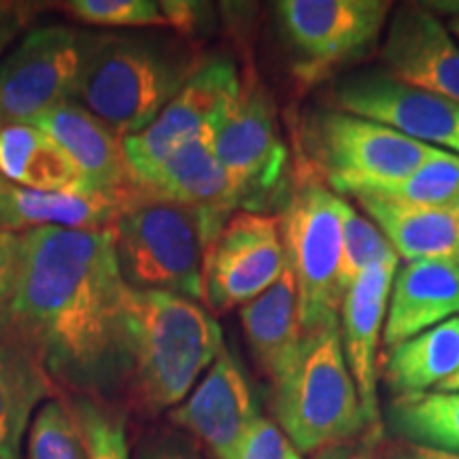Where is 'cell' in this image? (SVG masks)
<instances>
[{
  "instance_id": "6da1fadb",
  "label": "cell",
  "mask_w": 459,
  "mask_h": 459,
  "mask_svg": "<svg viewBox=\"0 0 459 459\" xmlns=\"http://www.w3.org/2000/svg\"><path fill=\"white\" fill-rule=\"evenodd\" d=\"M128 290L111 230H30L0 341L32 353L60 392L115 398L128 381Z\"/></svg>"
},
{
  "instance_id": "7a4b0ae2",
  "label": "cell",
  "mask_w": 459,
  "mask_h": 459,
  "mask_svg": "<svg viewBox=\"0 0 459 459\" xmlns=\"http://www.w3.org/2000/svg\"><path fill=\"white\" fill-rule=\"evenodd\" d=\"M126 342V392L141 412L160 415L192 394L223 347V332L215 315L196 300L130 287Z\"/></svg>"
},
{
  "instance_id": "3957f363",
  "label": "cell",
  "mask_w": 459,
  "mask_h": 459,
  "mask_svg": "<svg viewBox=\"0 0 459 459\" xmlns=\"http://www.w3.org/2000/svg\"><path fill=\"white\" fill-rule=\"evenodd\" d=\"M203 62L177 34H83L74 102L117 136L136 134Z\"/></svg>"
},
{
  "instance_id": "277c9868",
  "label": "cell",
  "mask_w": 459,
  "mask_h": 459,
  "mask_svg": "<svg viewBox=\"0 0 459 459\" xmlns=\"http://www.w3.org/2000/svg\"><path fill=\"white\" fill-rule=\"evenodd\" d=\"M277 426L300 453L349 445L368 434L358 387L342 353L341 325L304 334L290 370L273 383Z\"/></svg>"
},
{
  "instance_id": "5b68a950",
  "label": "cell",
  "mask_w": 459,
  "mask_h": 459,
  "mask_svg": "<svg viewBox=\"0 0 459 459\" xmlns=\"http://www.w3.org/2000/svg\"><path fill=\"white\" fill-rule=\"evenodd\" d=\"M228 217L141 200L111 228L119 271L132 290H156L203 302L204 255Z\"/></svg>"
},
{
  "instance_id": "8992f818",
  "label": "cell",
  "mask_w": 459,
  "mask_h": 459,
  "mask_svg": "<svg viewBox=\"0 0 459 459\" xmlns=\"http://www.w3.org/2000/svg\"><path fill=\"white\" fill-rule=\"evenodd\" d=\"M287 268L296 283L302 334L341 325L344 290L342 198L308 170L298 175L279 215Z\"/></svg>"
},
{
  "instance_id": "52a82bcc",
  "label": "cell",
  "mask_w": 459,
  "mask_h": 459,
  "mask_svg": "<svg viewBox=\"0 0 459 459\" xmlns=\"http://www.w3.org/2000/svg\"><path fill=\"white\" fill-rule=\"evenodd\" d=\"M307 169L344 196H364L398 183L426 162L434 147L387 126L334 108H315L302 122Z\"/></svg>"
},
{
  "instance_id": "ba28073f",
  "label": "cell",
  "mask_w": 459,
  "mask_h": 459,
  "mask_svg": "<svg viewBox=\"0 0 459 459\" xmlns=\"http://www.w3.org/2000/svg\"><path fill=\"white\" fill-rule=\"evenodd\" d=\"M213 149L238 209L266 213L287 192L290 152L271 94L254 74L240 77L237 99L213 132Z\"/></svg>"
},
{
  "instance_id": "9c48e42d",
  "label": "cell",
  "mask_w": 459,
  "mask_h": 459,
  "mask_svg": "<svg viewBox=\"0 0 459 459\" xmlns=\"http://www.w3.org/2000/svg\"><path fill=\"white\" fill-rule=\"evenodd\" d=\"M279 28L304 83L358 60L375 48L392 4L387 0H281Z\"/></svg>"
},
{
  "instance_id": "30bf717a",
  "label": "cell",
  "mask_w": 459,
  "mask_h": 459,
  "mask_svg": "<svg viewBox=\"0 0 459 459\" xmlns=\"http://www.w3.org/2000/svg\"><path fill=\"white\" fill-rule=\"evenodd\" d=\"M287 271L279 215L238 209L204 255L203 302L213 315L243 308Z\"/></svg>"
},
{
  "instance_id": "8fae6325",
  "label": "cell",
  "mask_w": 459,
  "mask_h": 459,
  "mask_svg": "<svg viewBox=\"0 0 459 459\" xmlns=\"http://www.w3.org/2000/svg\"><path fill=\"white\" fill-rule=\"evenodd\" d=\"M238 88V68L232 60H204L145 130L122 136L126 162L134 179H143L187 143L213 134Z\"/></svg>"
},
{
  "instance_id": "7c38bea8",
  "label": "cell",
  "mask_w": 459,
  "mask_h": 459,
  "mask_svg": "<svg viewBox=\"0 0 459 459\" xmlns=\"http://www.w3.org/2000/svg\"><path fill=\"white\" fill-rule=\"evenodd\" d=\"M83 34L71 26H39L24 34L0 65V113L4 124L32 122L74 100Z\"/></svg>"
},
{
  "instance_id": "4fadbf2b",
  "label": "cell",
  "mask_w": 459,
  "mask_h": 459,
  "mask_svg": "<svg viewBox=\"0 0 459 459\" xmlns=\"http://www.w3.org/2000/svg\"><path fill=\"white\" fill-rule=\"evenodd\" d=\"M328 108L372 119L421 145L459 156V102L402 83L383 68L341 79L330 90Z\"/></svg>"
},
{
  "instance_id": "5bb4252c",
  "label": "cell",
  "mask_w": 459,
  "mask_h": 459,
  "mask_svg": "<svg viewBox=\"0 0 459 459\" xmlns=\"http://www.w3.org/2000/svg\"><path fill=\"white\" fill-rule=\"evenodd\" d=\"M257 417L249 381L226 344L192 394L169 411L172 426L204 445L215 459H234Z\"/></svg>"
},
{
  "instance_id": "9a60e30c",
  "label": "cell",
  "mask_w": 459,
  "mask_h": 459,
  "mask_svg": "<svg viewBox=\"0 0 459 459\" xmlns=\"http://www.w3.org/2000/svg\"><path fill=\"white\" fill-rule=\"evenodd\" d=\"M381 60L383 71L398 82L459 102V43L428 7L395 11Z\"/></svg>"
},
{
  "instance_id": "2e32d148",
  "label": "cell",
  "mask_w": 459,
  "mask_h": 459,
  "mask_svg": "<svg viewBox=\"0 0 459 459\" xmlns=\"http://www.w3.org/2000/svg\"><path fill=\"white\" fill-rule=\"evenodd\" d=\"M398 262L372 266L344 291L341 307V342L370 436L383 429L378 409V342L385 328L389 294Z\"/></svg>"
},
{
  "instance_id": "e0dca14e",
  "label": "cell",
  "mask_w": 459,
  "mask_h": 459,
  "mask_svg": "<svg viewBox=\"0 0 459 459\" xmlns=\"http://www.w3.org/2000/svg\"><path fill=\"white\" fill-rule=\"evenodd\" d=\"M139 187L122 194L39 192L0 177V230L24 234L39 228L111 230L126 209L141 203Z\"/></svg>"
},
{
  "instance_id": "ac0fdd59",
  "label": "cell",
  "mask_w": 459,
  "mask_h": 459,
  "mask_svg": "<svg viewBox=\"0 0 459 459\" xmlns=\"http://www.w3.org/2000/svg\"><path fill=\"white\" fill-rule=\"evenodd\" d=\"M30 124L48 132L73 160L91 192L122 194L136 187L117 136L79 102L68 100L34 117Z\"/></svg>"
},
{
  "instance_id": "d6986e66",
  "label": "cell",
  "mask_w": 459,
  "mask_h": 459,
  "mask_svg": "<svg viewBox=\"0 0 459 459\" xmlns=\"http://www.w3.org/2000/svg\"><path fill=\"white\" fill-rule=\"evenodd\" d=\"M459 317V266L449 262H411L395 271L389 294L383 347Z\"/></svg>"
},
{
  "instance_id": "ffe728a7",
  "label": "cell",
  "mask_w": 459,
  "mask_h": 459,
  "mask_svg": "<svg viewBox=\"0 0 459 459\" xmlns=\"http://www.w3.org/2000/svg\"><path fill=\"white\" fill-rule=\"evenodd\" d=\"M145 200L179 204L230 217L238 211L237 196L213 149V134L203 136L177 152L136 181Z\"/></svg>"
},
{
  "instance_id": "44dd1931",
  "label": "cell",
  "mask_w": 459,
  "mask_h": 459,
  "mask_svg": "<svg viewBox=\"0 0 459 459\" xmlns=\"http://www.w3.org/2000/svg\"><path fill=\"white\" fill-rule=\"evenodd\" d=\"M366 217L411 262H449L459 266V223L446 206L402 204L378 196H355Z\"/></svg>"
},
{
  "instance_id": "7402d4cb",
  "label": "cell",
  "mask_w": 459,
  "mask_h": 459,
  "mask_svg": "<svg viewBox=\"0 0 459 459\" xmlns=\"http://www.w3.org/2000/svg\"><path fill=\"white\" fill-rule=\"evenodd\" d=\"M247 342L271 383L294 366L304 334L298 317V294L290 268L254 302L240 308Z\"/></svg>"
},
{
  "instance_id": "603a6c76",
  "label": "cell",
  "mask_w": 459,
  "mask_h": 459,
  "mask_svg": "<svg viewBox=\"0 0 459 459\" xmlns=\"http://www.w3.org/2000/svg\"><path fill=\"white\" fill-rule=\"evenodd\" d=\"M0 177L39 192H91L65 149L30 122L0 128Z\"/></svg>"
},
{
  "instance_id": "cb8c5ba5",
  "label": "cell",
  "mask_w": 459,
  "mask_h": 459,
  "mask_svg": "<svg viewBox=\"0 0 459 459\" xmlns=\"http://www.w3.org/2000/svg\"><path fill=\"white\" fill-rule=\"evenodd\" d=\"M57 394L41 361L20 344L0 341V459H20L34 409Z\"/></svg>"
},
{
  "instance_id": "d4e9b609",
  "label": "cell",
  "mask_w": 459,
  "mask_h": 459,
  "mask_svg": "<svg viewBox=\"0 0 459 459\" xmlns=\"http://www.w3.org/2000/svg\"><path fill=\"white\" fill-rule=\"evenodd\" d=\"M459 372V317L387 349L381 364L395 395L438 392Z\"/></svg>"
},
{
  "instance_id": "484cf974",
  "label": "cell",
  "mask_w": 459,
  "mask_h": 459,
  "mask_svg": "<svg viewBox=\"0 0 459 459\" xmlns=\"http://www.w3.org/2000/svg\"><path fill=\"white\" fill-rule=\"evenodd\" d=\"M387 426L404 443L459 453V392L395 395Z\"/></svg>"
},
{
  "instance_id": "4316f807",
  "label": "cell",
  "mask_w": 459,
  "mask_h": 459,
  "mask_svg": "<svg viewBox=\"0 0 459 459\" xmlns=\"http://www.w3.org/2000/svg\"><path fill=\"white\" fill-rule=\"evenodd\" d=\"M82 434L88 459H132L128 409L115 398L60 392Z\"/></svg>"
},
{
  "instance_id": "83f0119b",
  "label": "cell",
  "mask_w": 459,
  "mask_h": 459,
  "mask_svg": "<svg viewBox=\"0 0 459 459\" xmlns=\"http://www.w3.org/2000/svg\"><path fill=\"white\" fill-rule=\"evenodd\" d=\"M364 196H378L415 206H449L459 198V156L434 147L426 162L409 177Z\"/></svg>"
},
{
  "instance_id": "f1b7e54d",
  "label": "cell",
  "mask_w": 459,
  "mask_h": 459,
  "mask_svg": "<svg viewBox=\"0 0 459 459\" xmlns=\"http://www.w3.org/2000/svg\"><path fill=\"white\" fill-rule=\"evenodd\" d=\"M385 262H400L392 243L370 217L358 213L342 198V262L341 285L347 291L359 274Z\"/></svg>"
},
{
  "instance_id": "f546056e",
  "label": "cell",
  "mask_w": 459,
  "mask_h": 459,
  "mask_svg": "<svg viewBox=\"0 0 459 459\" xmlns=\"http://www.w3.org/2000/svg\"><path fill=\"white\" fill-rule=\"evenodd\" d=\"M28 459H88L77 423L57 394L45 402L28 428Z\"/></svg>"
},
{
  "instance_id": "4dcf8cb0",
  "label": "cell",
  "mask_w": 459,
  "mask_h": 459,
  "mask_svg": "<svg viewBox=\"0 0 459 459\" xmlns=\"http://www.w3.org/2000/svg\"><path fill=\"white\" fill-rule=\"evenodd\" d=\"M65 9L91 26H166L162 7L152 0H71Z\"/></svg>"
},
{
  "instance_id": "1f68e13d",
  "label": "cell",
  "mask_w": 459,
  "mask_h": 459,
  "mask_svg": "<svg viewBox=\"0 0 459 459\" xmlns=\"http://www.w3.org/2000/svg\"><path fill=\"white\" fill-rule=\"evenodd\" d=\"M234 459H302V453L291 445L277 423L260 415L247 432Z\"/></svg>"
},
{
  "instance_id": "d6a6232c",
  "label": "cell",
  "mask_w": 459,
  "mask_h": 459,
  "mask_svg": "<svg viewBox=\"0 0 459 459\" xmlns=\"http://www.w3.org/2000/svg\"><path fill=\"white\" fill-rule=\"evenodd\" d=\"M134 459H204V455L196 440L186 432L160 428L143 436Z\"/></svg>"
},
{
  "instance_id": "836d02e7",
  "label": "cell",
  "mask_w": 459,
  "mask_h": 459,
  "mask_svg": "<svg viewBox=\"0 0 459 459\" xmlns=\"http://www.w3.org/2000/svg\"><path fill=\"white\" fill-rule=\"evenodd\" d=\"M20 268V234L0 230V315L13 296Z\"/></svg>"
},
{
  "instance_id": "e575fe53",
  "label": "cell",
  "mask_w": 459,
  "mask_h": 459,
  "mask_svg": "<svg viewBox=\"0 0 459 459\" xmlns=\"http://www.w3.org/2000/svg\"><path fill=\"white\" fill-rule=\"evenodd\" d=\"M32 17L30 4L0 3V54L20 37Z\"/></svg>"
},
{
  "instance_id": "d590c367",
  "label": "cell",
  "mask_w": 459,
  "mask_h": 459,
  "mask_svg": "<svg viewBox=\"0 0 459 459\" xmlns=\"http://www.w3.org/2000/svg\"><path fill=\"white\" fill-rule=\"evenodd\" d=\"M383 459H459V453L398 440V443L387 446L385 453H383Z\"/></svg>"
},
{
  "instance_id": "8d00e7d4",
  "label": "cell",
  "mask_w": 459,
  "mask_h": 459,
  "mask_svg": "<svg viewBox=\"0 0 459 459\" xmlns=\"http://www.w3.org/2000/svg\"><path fill=\"white\" fill-rule=\"evenodd\" d=\"M313 459H364V449H353V446L342 445L321 451Z\"/></svg>"
},
{
  "instance_id": "74e56055",
  "label": "cell",
  "mask_w": 459,
  "mask_h": 459,
  "mask_svg": "<svg viewBox=\"0 0 459 459\" xmlns=\"http://www.w3.org/2000/svg\"><path fill=\"white\" fill-rule=\"evenodd\" d=\"M438 392H459V372L455 377H451L449 381H446L445 385L438 389Z\"/></svg>"
},
{
  "instance_id": "f35d334b",
  "label": "cell",
  "mask_w": 459,
  "mask_h": 459,
  "mask_svg": "<svg viewBox=\"0 0 459 459\" xmlns=\"http://www.w3.org/2000/svg\"><path fill=\"white\" fill-rule=\"evenodd\" d=\"M446 28H449V30H451V34H453V37H455V39H457V41H459V13H457L455 17H453V20L449 22V26H446Z\"/></svg>"
},
{
  "instance_id": "ab89813d",
  "label": "cell",
  "mask_w": 459,
  "mask_h": 459,
  "mask_svg": "<svg viewBox=\"0 0 459 459\" xmlns=\"http://www.w3.org/2000/svg\"><path fill=\"white\" fill-rule=\"evenodd\" d=\"M446 209H449V211H451V213H453V217H455V220H457V223H459V198H457V200H453V203H451L449 206H446Z\"/></svg>"
},
{
  "instance_id": "60d3db41",
  "label": "cell",
  "mask_w": 459,
  "mask_h": 459,
  "mask_svg": "<svg viewBox=\"0 0 459 459\" xmlns=\"http://www.w3.org/2000/svg\"><path fill=\"white\" fill-rule=\"evenodd\" d=\"M364 459H375V457H372V451L368 449V446L364 449Z\"/></svg>"
},
{
  "instance_id": "b9f144b4",
  "label": "cell",
  "mask_w": 459,
  "mask_h": 459,
  "mask_svg": "<svg viewBox=\"0 0 459 459\" xmlns=\"http://www.w3.org/2000/svg\"><path fill=\"white\" fill-rule=\"evenodd\" d=\"M4 126V119H3V113H0V128H3Z\"/></svg>"
}]
</instances>
